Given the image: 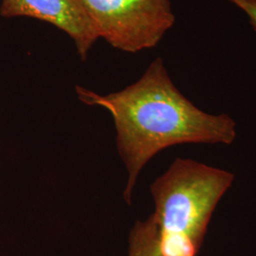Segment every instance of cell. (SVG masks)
<instances>
[{"label": "cell", "instance_id": "obj_1", "mask_svg": "<svg viewBox=\"0 0 256 256\" xmlns=\"http://www.w3.org/2000/svg\"><path fill=\"white\" fill-rule=\"evenodd\" d=\"M79 100L110 111L117 131V148L128 173L124 198L130 205L138 176L156 154L182 144L230 146L236 122L228 114L198 108L174 84L164 62L156 57L137 82L100 95L76 86Z\"/></svg>", "mask_w": 256, "mask_h": 256}, {"label": "cell", "instance_id": "obj_2", "mask_svg": "<svg viewBox=\"0 0 256 256\" xmlns=\"http://www.w3.org/2000/svg\"><path fill=\"white\" fill-rule=\"evenodd\" d=\"M236 176L191 158H176L150 187L160 256H198L212 214Z\"/></svg>", "mask_w": 256, "mask_h": 256}, {"label": "cell", "instance_id": "obj_3", "mask_svg": "<svg viewBox=\"0 0 256 256\" xmlns=\"http://www.w3.org/2000/svg\"><path fill=\"white\" fill-rule=\"evenodd\" d=\"M99 38L124 52L158 45L173 28L171 0H82Z\"/></svg>", "mask_w": 256, "mask_h": 256}, {"label": "cell", "instance_id": "obj_4", "mask_svg": "<svg viewBox=\"0 0 256 256\" xmlns=\"http://www.w3.org/2000/svg\"><path fill=\"white\" fill-rule=\"evenodd\" d=\"M0 16L30 18L54 26L70 37L82 61L99 39L82 0H1Z\"/></svg>", "mask_w": 256, "mask_h": 256}, {"label": "cell", "instance_id": "obj_5", "mask_svg": "<svg viewBox=\"0 0 256 256\" xmlns=\"http://www.w3.org/2000/svg\"><path fill=\"white\" fill-rule=\"evenodd\" d=\"M128 256H160L158 230L152 214L137 221L129 236Z\"/></svg>", "mask_w": 256, "mask_h": 256}, {"label": "cell", "instance_id": "obj_6", "mask_svg": "<svg viewBox=\"0 0 256 256\" xmlns=\"http://www.w3.org/2000/svg\"><path fill=\"white\" fill-rule=\"evenodd\" d=\"M242 12H244V14L247 16L248 21L250 25L256 32V4L248 6L246 8L242 10Z\"/></svg>", "mask_w": 256, "mask_h": 256}, {"label": "cell", "instance_id": "obj_7", "mask_svg": "<svg viewBox=\"0 0 256 256\" xmlns=\"http://www.w3.org/2000/svg\"><path fill=\"white\" fill-rule=\"evenodd\" d=\"M234 6H236L239 9L242 10L250 5H256V0H229Z\"/></svg>", "mask_w": 256, "mask_h": 256}]
</instances>
